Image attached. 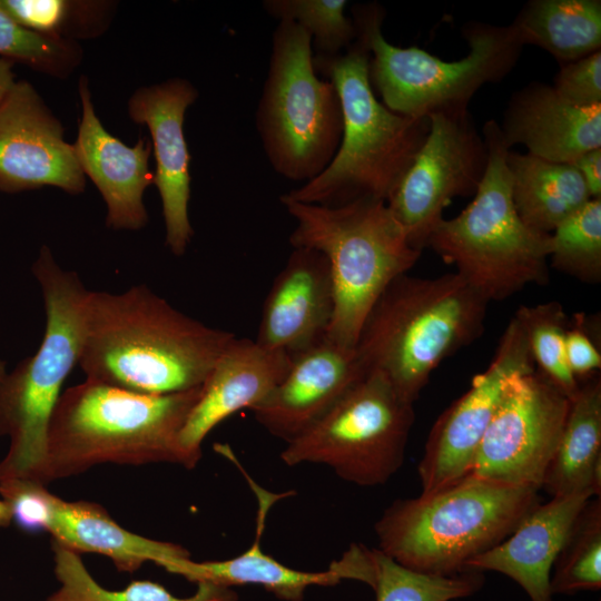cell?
<instances>
[{
    "label": "cell",
    "instance_id": "9a60e30c",
    "mask_svg": "<svg viewBox=\"0 0 601 601\" xmlns=\"http://www.w3.org/2000/svg\"><path fill=\"white\" fill-rule=\"evenodd\" d=\"M63 131L36 88L16 80L0 101V191L52 186L81 194L86 176Z\"/></svg>",
    "mask_w": 601,
    "mask_h": 601
},
{
    "label": "cell",
    "instance_id": "8d00e7d4",
    "mask_svg": "<svg viewBox=\"0 0 601 601\" xmlns=\"http://www.w3.org/2000/svg\"><path fill=\"white\" fill-rule=\"evenodd\" d=\"M590 325V318L577 314L572 322L569 321L565 333L568 365L579 382L597 375L601 368V353L592 337Z\"/></svg>",
    "mask_w": 601,
    "mask_h": 601
},
{
    "label": "cell",
    "instance_id": "30bf717a",
    "mask_svg": "<svg viewBox=\"0 0 601 601\" xmlns=\"http://www.w3.org/2000/svg\"><path fill=\"white\" fill-rule=\"evenodd\" d=\"M313 56L309 35L293 21H278L255 112L256 129L273 169L303 184L328 166L343 134L337 90L318 77Z\"/></svg>",
    "mask_w": 601,
    "mask_h": 601
},
{
    "label": "cell",
    "instance_id": "83f0119b",
    "mask_svg": "<svg viewBox=\"0 0 601 601\" xmlns=\"http://www.w3.org/2000/svg\"><path fill=\"white\" fill-rule=\"evenodd\" d=\"M523 45H535L561 66L601 49L600 0H532L512 22Z\"/></svg>",
    "mask_w": 601,
    "mask_h": 601
},
{
    "label": "cell",
    "instance_id": "74e56055",
    "mask_svg": "<svg viewBox=\"0 0 601 601\" xmlns=\"http://www.w3.org/2000/svg\"><path fill=\"white\" fill-rule=\"evenodd\" d=\"M581 175L591 199L601 198V148L584 152L571 164Z\"/></svg>",
    "mask_w": 601,
    "mask_h": 601
},
{
    "label": "cell",
    "instance_id": "f35d334b",
    "mask_svg": "<svg viewBox=\"0 0 601 601\" xmlns=\"http://www.w3.org/2000/svg\"><path fill=\"white\" fill-rule=\"evenodd\" d=\"M16 62L0 57V101L16 82Z\"/></svg>",
    "mask_w": 601,
    "mask_h": 601
},
{
    "label": "cell",
    "instance_id": "484cf974",
    "mask_svg": "<svg viewBox=\"0 0 601 601\" xmlns=\"http://www.w3.org/2000/svg\"><path fill=\"white\" fill-rule=\"evenodd\" d=\"M505 161L514 208L523 223L538 233L551 234L591 199L581 175L571 164L510 149Z\"/></svg>",
    "mask_w": 601,
    "mask_h": 601
},
{
    "label": "cell",
    "instance_id": "5b68a950",
    "mask_svg": "<svg viewBox=\"0 0 601 601\" xmlns=\"http://www.w3.org/2000/svg\"><path fill=\"white\" fill-rule=\"evenodd\" d=\"M540 489L466 474L394 501L375 523L378 549L425 573L452 575L506 539L540 503Z\"/></svg>",
    "mask_w": 601,
    "mask_h": 601
},
{
    "label": "cell",
    "instance_id": "e0dca14e",
    "mask_svg": "<svg viewBox=\"0 0 601 601\" xmlns=\"http://www.w3.org/2000/svg\"><path fill=\"white\" fill-rule=\"evenodd\" d=\"M366 373L355 347L325 337L292 356L284 378L250 411L264 428L287 443L324 416Z\"/></svg>",
    "mask_w": 601,
    "mask_h": 601
},
{
    "label": "cell",
    "instance_id": "2e32d148",
    "mask_svg": "<svg viewBox=\"0 0 601 601\" xmlns=\"http://www.w3.org/2000/svg\"><path fill=\"white\" fill-rule=\"evenodd\" d=\"M198 90L187 79L169 78L138 88L128 100V115L146 125L156 159L154 184L158 188L166 230V246L181 256L193 238L188 216L190 155L184 132L185 115Z\"/></svg>",
    "mask_w": 601,
    "mask_h": 601
},
{
    "label": "cell",
    "instance_id": "603a6c76",
    "mask_svg": "<svg viewBox=\"0 0 601 601\" xmlns=\"http://www.w3.org/2000/svg\"><path fill=\"white\" fill-rule=\"evenodd\" d=\"M46 532L51 541L80 554L98 553L109 558L118 571L135 572L145 562L158 565L189 558L179 544L152 540L130 532L118 524L95 502L53 500Z\"/></svg>",
    "mask_w": 601,
    "mask_h": 601
},
{
    "label": "cell",
    "instance_id": "1f68e13d",
    "mask_svg": "<svg viewBox=\"0 0 601 601\" xmlns=\"http://www.w3.org/2000/svg\"><path fill=\"white\" fill-rule=\"evenodd\" d=\"M519 317L529 345L535 370L551 382L569 401L580 388L572 374L565 354V333L569 318L556 300L521 306Z\"/></svg>",
    "mask_w": 601,
    "mask_h": 601
},
{
    "label": "cell",
    "instance_id": "f1b7e54d",
    "mask_svg": "<svg viewBox=\"0 0 601 601\" xmlns=\"http://www.w3.org/2000/svg\"><path fill=\"white\" fill-rule=\"evenodd\" d=\"M55 575L60 588L43 601H237V593L227 587L199 582L195 594L179 598L159 583L132 581L124 590L101 587L89 573L80 554L51 541Z\"/></svg>",
    "mask_w": 601,
    "mask_h": 601
},
{
    "label": "cell",
    "instance_id": "d6986e66",
    "mask_svg": "<svg viewBox=\"0 0 601 601\" xmlns=\"http://www.w3.org/2000/svg\"><path fill=\"white\" fill-rule=\"evenodd\" d=\"M88 85V78L81 76L78 82L81 119L73 144L76 158L106 203L107 226L141 229L149 218L144 193L154 184V173L149 169L151 142L140 137L135 146H127L109 134L95 111Z\"/></svg>",
    "mask_w": 601,
    "mask_h": 601
},
{
    "label": "cell",
    "instance_id": "ac0fdd59",
    "mask_svg": "<svg viewBox=\"0 0 601 601\" xmlns=\"http://www.w3.org/2000/svg\"><path fill=\"white\" fill-rule=\"evenodd\" d=\"M292 356L255 339L234 337L214 363L179 435L191 469L201 459V444L225 418L264 401L284 378Z\"/></svg>",
    "mask_w": 601,
    "mask_h": 601
},
{
    "label": "cell",
    "instance_id": "d6a6232c",
    "mask_svg": "<svg viewBox=\"0 0 601 601\" xmlns=\"http://www.w3.org/2000/svg\"><path fill=\"white\" fill-rule=\"evenodd\" d=\"M549 263L580 282H601V198L590 199L551 233Z\"/></svg>",
    "mask_w": 601,
    "mask_h": 601
},
{
    "label": "cell",
    "instance_id": "4dcf8cb0",
    "mask_svg": "<svg viewBox=\"0 0 601 601\" xmlns=\"http://www.w3.org/2000/svg\"><path fill=\"white\" fill-rule=\"evenodd\" d=\"M552 594L601 588V497L589 499L575 516L552 566Z\"/></svg>",
    "mask_w": 601,
    "mask_h": 601
},
{
    "label": "cell",
    "instance_id": "836d02e7",
    "mask_svg": "<svg viewBox=\"0 0 601 601\" xmlns=\"http://www.w3.org/2000/svg\"><path fill=\"white\" fill-rule=\"evenodd\" d=\"M345 0H265L263 8L277 21H293L312 38L314 56H337L356 40V29L345 14Z\"/></svg>",
    "mask_w": 601,
    "mask_h": 601
},
{
    "label": "cell",
    "instance_id": "d590c367",
    "mask_svg": "<svg viewBox=\"0 0 601 601\" xmlns=\"http://www.w3.org/2000/svg\"><path fill=\"white\" fill-rule=\"evenodd\" d=\"M552 87L562 100L572 106L601 105V50L561 66Z\"/></svg>",
    "mask_w": 601,
    "mask_h": 601
},
{
    "label": "cell",
    "instance_id": "d4e9b609",
    "mask_svg": "<svg viewBox=\"0 0 601 601\" xmlns=\"http://www.w3.org/2000/svg\"><path fill=\"white\" fill-rule=\"evenodd\" d=\"M601 489V381L593 375L570 401L566 418L541 490L551 496Z\"/></svg>",
    "mask_w": 601,
    "mask_h": 601
},
{
    "label": "cell",
    "instance_id": "8992f818",
    "mask_svg": "<svg viewBox=\"0 0 601 601\" xmlns=\"http://www.w3.org/2000/svg\"><path fill=\"white\" fill-rule=\"evenodd\" d=\"M295 219L293 248H312L327 259L334 313L326 338L356 347L363 323L386 287L421 257L386 201L359 198L339 206L300 203L282 195Z\"/></svg>",
    "mask_w": 601,
    "mask_h": 601
},
{
    "label": "cell",
    "instance_id": "ffe728a7",
    "mask_svg": "<svg viewBox=\"0 0 601 601\" xmlns=\"http://www.w3.org/2000/svg\"><path fill=\"white\" fill-rule=\"evenodd\" d=\"M333 313L327 259L312 248H293L264 300L255 341L294 356L325 338Z\"/></svg>",
    "mask_w": 601,
    "mask_h": 601
},
{
    "label": "cell",
    "instance_id": "52a82bcc",
    "mask_svg": "<svg viewBox=\"0 0 601 601\" xmlns=\"http://www.w3.org/2000/svg\"><path fill=\"white\" fill-rule=\"evenodd\" d=\"M45 303L46 327L37 352L0 378V437L9 447L0 460V482L43 483L49 421L62 385L78 365L85 288L43 245L31 267Z\"/></svg>",
    "mask_w": 601,
    "mask_h": 601
},
{
    "label": "cell",
    "instance_id": "7c38bea8",
    "mask_svg": "<svg viewBox=\"0 0 601 601\" xmlns=\"http://www.w3.org/2000/svg\"><path fill=\"white\" fill-rule=\"evenodd\" d=\"M428 119L423 146L386 200L411 245L421 252L452 199L475 194L489 160L485 140L467 109L433 114Z\"/></svg>",
    "mask_w": 601,
    "mask_h": 601
},
{
    "label": "cell",
    "instance_id": "9c48e42d",
    "mask_svg": "<svg viewBox=\"0 0 601 601\" xmlns=\"http://www.w3.org/2000/svg\"><path fill=\"white\" fill-rule=\"evenodd\" d=\"M351 12L356 38L370 51L373 90L390 110L415 118L466 110L483 85L510 73L524 46L513 23L471 22L462 30L470 47L467 56L445 61L417 47L390 43L382 32L385 10L381 4H354Z\"/></svg>",
    "mask_w": 601,
    "mask_h": 601
},
{
    "label": "cell",
    "instance_id": "277c9868",
    "mask_svg": "<svg viewBox=\"0 0 601 601\" xmlns=\"http://www.w3.org/2000/svg\"><path fill=\"white\" fill-rule=\"evenodd\" d=\"M313 63L337 90L342 140L318 176L283 195L322 206L365 197L386 201L423 146L430 119L396 114L377 100L368 77L370 51L358 38L337 56H313Z\"/></svg>",
    "mask_w": 601,
    "mask_h": 601
},
{
    "label": "cell",
    "instance_id": "cb8c5ba5",
    "mask_svg": "<svg viewBox=\"0 0 601 601\" xmlns=\"http://www.w3.org/2000/svg\"><path fill=\"white\" fill-rule=\"evenodd\" d=\"M256 535L253 544L239 555L220 561L196 562L189 558L174 559L162 563L166 571L184 577L191 582H207L220 587L254 584L264 588L279 599L300 601L311 585H335L343 578L336 560L328 569L319 572L299 571L284 565L266 554L260 548L265 519L276 496L258 495Z\"/></svg>",
    "mask_w": 601,
    "mask_h": 601
},
{
    "label": "cell",
    "instance_id": "5bb4252c",
    "mask_svg": "<svg viewBox=\"0 0 601 601\" xmlns=\"http://www.w3.org/2000/svg\"><path fill=\"white\" fill-rule=\"evenodd\" d=\"M535 370L516 315L506 325L490 365L435 421L417 466L422 493L442 489L471 472L480 443L510 380Z\"/></svg>",
    "mask_w": 601,
    "mask_h": 601
},
{
    "label": "cell",
    "instance_id": "4316f807",
    "mask_svg": "<svg viewBox=\"0 0 601 601\" xmlns=\"http://www.w3.org/2000/svg\"><path fill=\"white\" fill-rule=\"evenodd\" d=\"M337 561L344 580L368 584L376 601H452L475 593L483 584V572L425 573L362 543H352Z\"/></svg>",
    "mask_w": 601,
    "mask_h": 601
},
{
    "label": "cell",
    "instance_id": "44dd1931",
    "mask_svg": "<svg viewBox=\"0 0 601 601\" xmlns=\"http://www.w3.org/2000/svg\"><path fill=\"white\" fill-rule=\"evenodd\" d=\"M500 129L508 149L521 144L532 156L572 164L601 148V105L572 106L552 86L532 82L513 93Z\"/></svg>",
    "mask_w": 601,
    "mask_h": 601
},
{
    "label": "cell",
    "instance_id": "8fae6325",
    "mask_svg": "<svg viewBox=\"0 0 601 601\" xmlns=\"http://www.w3.org/2000/svg\"><path fill=\"white\" fill-rule=\"evenodd\" d=\"M414 423L413 403L380 373L368 372L324 416L287 442L289 466L324 464L344 481L376 486L402 466Z\"/></svg>",
    "mask_w": 601,
    "mask_h": 601
},
{
    "label": "cell",
    "instance_id": "ab89813d",
    "mask_svg": "<svg viewBox=\"0 0 601 601\" xmlns=\"http://www.w3.org/2000/svg\"><path fill=\"white\" fill-rule=\"evenodd\" d=\"M7 373V362L0 359V378Z\"/></svg>",
    "mask_w": 601,
    "mask_h": 601
},
{
    "label": "cell",
    "instance_id": "ba28073f",
    "mask_svg": "<svg viewBox=\"0 0 601 601\" xmlns=\"http://www.w3.org/2000/svg\"><path fill=\"white\" fill-rule=\"evenodd\" d=\"M482 132L489 160L473 200L444 218L427 246L490 303L549 280L551 234L531 229L514 208L509 149L499 124L487 120Z\"/></svg>",
    "mask_w": 601,
    "mask_h": 601
},
{
    "label": "cell",
    "instance_id": "e575fe53",
    "mask_svg": "<svg viewBox=\"0 0 601 601\" xmlns=\"http://www.w3.org/2000/svg\"><path fill=\"white\" fill-rule=\"evenodd\" d=\"M0 57L43 75L66 79L80 66L83 51L79 42L32 31L0 9Z\"/></svg>",
    "mask_w": 601,
    "mask_h": 601
},
{
    "label": "cell",
    "instance_id": "3957f363",
    "mask_svg": "<svg viewBox=\"0 0 601 601\" xmlns=\"http://www.w3.org/2000/svg\"><path fill=\"white\" fill-rule=\"evenodd\" d=\"M489 302L457 273L394 279L368 312L356 343L361 364L414 403L434 370L484 329Z\"/></svg>",
    "mask_w": 601,
    "mask_h": 601
},
{
    "label": "cell",
    "instance_id": "f546056e",
    "mask_svg": "<svg viewBox=\"0 0 601 601\" xmlns=\"http://www.w3.org/2000/svg\"><path fill=\"white\" fill-rule=\"evenodd\" d=\"M0 9L32 31L79 42L107 31L116 4L105 0H0Z\"/></svg>",
    "mask_w": 601,
    "mask_h": 601
},
{
    "label": "cell",
    "instance_id": "6da1fadb",
    "mask_svg": "<svg viewBox=\"0 0 601 601\" xmlns=\"http://www.w3.org/2000/svg\"><path fill=\"white\" fill-rule=\"evenodd\" d=\"M173 307L145 285L120 294L88 290L78 365L87 380L141 394L201 386L233 341Z\"/></svg>",
    "mask_w": 601,
    "mask_h": 601
},
{
    "label": "cell",
    "instance_id": "4fadbf2b",
    "mask_svg": "<svg viewBox=\"0 0 601 601\" xmlns=\"http://www.w3.org/2000/svg\"><path fill=\"white\" fill-rule=\"evenodd\" d=\"M569 405V398L536 370L513 376L470 473L541 490Z\"/></svg>",
    "mask_w": 601,
    "mask_h": 601
},
{
    "label": "cell",
    "instance_id": "7a4b0ae2",
    "mask_svg": "<svg viewBox=\"0 0 601 601\" xmlns=\"http://www.w3.org/2000/svg\"><path fill=\"white\" fill-rule=\"evenodd\" d=\"M199 394H141L87 378L68 387L48 425L45 485L107 463L191 470L179 435Z\"/></svg>",
    "mask_w": 601,
    "mask_h": 601
},
{
    "label": "cell",
    "instance_id": "7402d4cb",
    "mask_svg": "<svg viewBox=\"0 0 601 601\" xmlns=\"http://www.w3.org/2000/svg\"><path fill=\"white\" fill-rule=\"evenodd\" d=\"M580 492L539 503L502 542L470 560L464 571H495L515 581L531 601H552L550 578L555 558L585 502Z\"/></svg>",
    "mask_w": 601,
    "mask_h": 601
}]
</instances>
